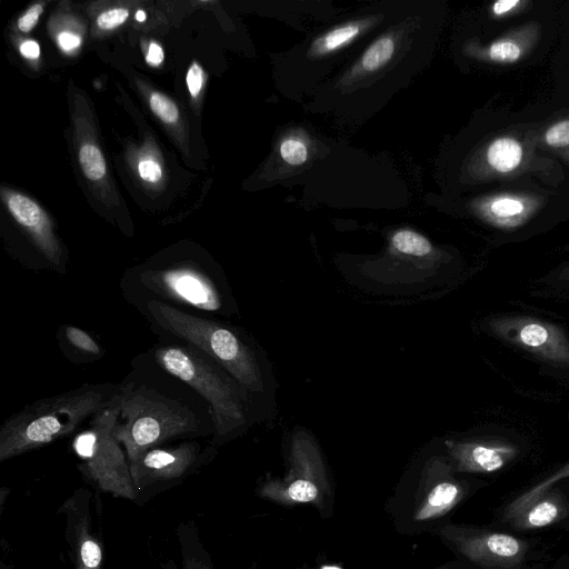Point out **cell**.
<instances>
[{"label":"cell","instance_id":"cell-8","mask_svg":"<svg viewBox=\"0 0 569 569\" xmlns=\"http://www.w3.org/2000/svg\"><path fill=\"white\" fill-rule=\"evenodd\" d=\"M533 127L495 133L473 154L470 171L478 181L512 180L533 174L556 182L555 162L538 154Z\"/></svg>","mask_w":569,"mask_h":569},{"label":"cell","instance_id":"cell-31","mask_svg":"<svg viewBox=\"0 0 569 569\" xmlns=\"http://www.w3.org/2000/svg\"><path fill=\"white\" fill-rule=\"evenodd\" d=\"M42 13V6H32L18 21V28L23 31H30L38 22L40 14Z\"/></svg>","mask_w":569,"mask_h":569},{"label":"cell","instance_id":"cell-4","mask_svg":"<svg viewBox=\"0 0 569 569\" xmlns=\"http://www.w3.org/2000/svg\"><path fill=\"white\" fill-rule=\"evenodd\" d=\"M153 359L167 373L194 389L207 402L213 427V443L237 436L247 422L243 391L218 362L190 343L154 348Z\"/></svg>","mask_w":569,"mask_h":569},{"label":"cell","instance_id":"cell-25","mask_svg":"<svg viewBox=\"0 0 569 569\" xmlns=\"http://www.w3.org/2000/svg\"><path fill=\"white\" fill-rule=\"evenodd\" d=\"M152 111L164 122L174 123L179 118L176 103L166 96L154 92L150 97Z\"/></svg>","mask_w":569,"mask_h":569},{"label":"cell","instance_id":"cell-29","mask_svg":"<svg viewBox=\"0 0 569 569\" xmlns=\"http://www.w3.org/2000/svg\"><path fill=\"white\" fill-rule=\"evenodd\" d=\"M186 81L191 97H197L203 84V71L197 62H193L189 68Z\"/></svg>","mask_w":569,"mask_h":569},{"label":"cell","instance_id":"cell-6","mask_svg":"<svg viewBox=\"0 0 569 569\" xmlns=\"http://www.w3.org/2000/svg\"><path fill=\"white\" fill-rule=\"evenodd\" d=\"M257 496L278 506H312L322 519L333 516L336 493L323 457L303 430L293 432L283 477L269 476L257 486Z\"/></svg>","mask_w":569,"mask_h":569},{"label":"cell","instance_id":"cell-12","mask_svg":"<svg viewBox=\"0 0 569 569\" xmlns=\"http://www.w3.org/2000/svg\"><path fill=\"white\" fill-rule=\"evenodd\" d=\"M490 328L502 340L543 360L569 366V339L556 325L529 317L493 319Z\"/></svg>","mask_w":569,"mask_h":569},{"label":"cell","instance_id":"cell-30","mask_svg":"<svg viewBox=\"0 0 569 569\" xmlns=\"http://www.w3.org/2000/svg\"><path fill=\"white\" fill-rule=\"evenodd\" d=\"M140 177L149 182H157L162 176L160 166L153 160H143L139 163Z\"/></svg>","mask_w":569,"mask_h":569},{"label":"cell","instance_id":"cell-2","mask_svg":"<svg viewBox=\"0 0 569 569\" xmlns=\"http://www.w3.org/2000/svg\"><path fill=\"white\" fill-rule=\"evenodd\" d=\"M117 392L118 386L83 385L26 406L0 429V461L73 433L83 421L110 406Z\"/></svg>","mask_w":569,"mask_h":569},{"label":"cell","instance_id":"cell-34","mask_svg":"<svg viewBox=\"0 0 569 569\" xmlns=\"http://www.w3.org/2000/svg\"><path fill=\"white\" fill-rule=\"evenodd\" d=\"M20 52L28 59H36L40 54V47L36 41L28 40L20 46Z\"/></svg>","mask_w":569,"mask_h":569},{"label":"cell","instance_id":"cell-19","mask_svg":"<svg viewBox=\"0 0 569 569\" xmlns=\"http://www.w3.org/2000/svg\"><path fill=\"white\" fill-rule=\"evenodd\" d=\"M361 30L359 22L348 23L333 29L317 39L311 48V53L319 56L335 51L353 40Z\"/></svg>","mask_w":569,"mask_h":569},{"label":"cell","instance_id":"cell-28","mask_svg":"<svg viewBox=\"0 0 569 569\" xmlns=\"http://www.w3.org/2000/svg\"><path fill=\"white\" fill-rule=\"evenodd\" d=\"M129 16V11L123 8L111 9L102 12L97 18V24L100 29L110 30L123 23Z\"/></svg>","mask_w":569,"mask_h":569},{"label":"cell","instance_id":"cell-26","mask_svg":"<svg viewBox=\"0 0 569 569\" xmlns=\"http://www.w3.org/2000/svg\"><path fill=\"white\" fill-rule=\"evenodd\" d=\"M569 477V463L565 465L553 473H551L549 477L545 478L523 493H521L519 497H517L515 500L516 502L525 501L528 499L533 498L535 496L551 489V487L557 482L565 478Z\"/></svg>","mask_w":569,"mask_h":569},{"label":"cell","instance_id":"cell-7","mask_svg":"<svg viewBox=\"0 0 569 569\" xmlns=\"http://www.w3.org/2000/svg\"><path fill=\"white\" fill-rule=\"evenodd\" d=\"M119 415L116 396L110 406L94 413L89 426L76 435L72 448L80 461L78 468L88 482L103 492L133 501L138 499V491L128 457L113 435Z\"/></svg>","mask_w":569,"mask_h":569},{"label":"cell","instance_id":"cell-15","mask_svg":"<svg viewBox=\"0 0 569 569\" xmlns=\"http://www.w3.org/2000/svg\"><path fill=\"white\" fill-rule=\"evenodd\" d=\"M445 450L458 473H491L518 453L515 446L492 440H446Z\"/></svg>","mask_w":569,"mask_h":569},{"label":"cell","instance_id":"cell-9","mask_svg":"<svg viewBox=\"0 0 569 569\" xmlns=\"http://www.w3.org/2000/svg\"><path fill=\"white\" fill-rule=\"evenodd\" d=\"M457 557L480 569H519L527 541L478 527L448 522L435 533Z\"/></svg>","mask_w":569,"mask_h":569},{"label":"cell","instance_id":"cell-36","mask_svg":"<svg viewBox=\"0 0 569 569\" xmlns=\"http://www.w3.org/2000/svg\"><path fill=\"white\" fill-rule=\"evenodd\" d=\"M298 569H345V568L338 563L329 562L328 560H326V557H325V559L318 560L315 565L305 562Z\"/></svg>","mask_w":569,"mask_h":569},{"label":"cell","instance_id":"cell-17","mask_svg":"<svg viewBox=\"0 0 569 569\" xmlns=\"http://www.w3.org/2000/svg\"><path fill=\"white\" fill-rule=\"evenodd\" d=\"M568 515L566 497L549 489L525 501H511L503 512V520L518 530H531L560 522Z\"/></svg>","mask_w":569,"mask_h":569},{"label":"cell","instance_id":"cell-16","mask_svg":"<svg viewBox=\"0 0 569 569\" xmlns=\"http://www.w3.org/2000/svg\"><path fill=\"white\" fill-rule=\"evenodd\" d=\"M541 26L536 21L520 24L488 43L471 42L467 53L480 61L493 64H515L527 58L537 46Z\"/></svg>","mask_w":569,"mask_h":569},{"label":"cell","instance_id":"cell-27","mask_svg":"<svg viewBox=\"0 0 569 569\" xmlns=\"http://www.w3.org/2000/svg\"><path fill=\"white\" fill-rule=\"evenodd\" d=\"M280 154L287 163L297 166L307 160L308 150L300 140L288 139L281 143Z\"/></svg>","mask_w":569,"mask_h":569},{"label":"cell","instance_id":"cell-23","mask_svg":"<svg viewBox=\"0 0 569 569\" xmlns=\"http://www.w3.org/2000/svg\"><path fill=\"white\" fill-rule=\"evenodd\" d=\"M63 335L67 342L83 355L98 357L102 352L99 343L88 332L78 327H64Z\"/></svg>","mask_w":569,"mask_h":569},{"label":"cell","instance_id":"cell-10","mask_svg":"<svg viewBox=\"0 0 569 569\" xmlns=\"http://www.w3.org/2000/svg\"><path fill=\"white\" fill-rule=\"evenodd\" d=\"M134 281L153 300L190 307L203 312H219L223 308L222 291L204 270L192 266L153 269L134 276Z\"/></svg>","mask_w":569,"mask_h":569},{"label":"cell","instance_id":"cell-24","mask_svg":"<svg viewBox=\"0 0 569 569\" xmlns=\"http://www.w3.org/2000/svg\"><path fill=\"white\" fill-rule=\"evenodd\" d=\"M532 7L530 0H498L489 4L488 13L492 19H510Z\"/></svg>","mask_w":569,"mask_h":569},{"label":"cell","instance_id":"cell-11","mask_svg":"<svg viewBox=\"0 0 569 569\" xmlns=\"http://www.w3.org/2000/svg\"><path fill=\"white\" fill-rule=\"evenodd\" d=\"M216 445L203 447L196 440L160 446L142 453L130 463L138 498L151 489H162L186 480L216 455Z\"/></svg>","mask_w":569,"mask_h":569},{"label":"cell","instance_id":"cell-32","mask_svg":"<svg viewBox=\"0 0 569 569\" xmlns=\"http://www.w3.org/2000/svg\"><path fill=\"white\" fill-rule=\"evenodd\" d=\"M58 41L63 50L70 51L79 47L81 39L76 34L63 32L59 34Z\"/></svg>","mask_w":569,"mask_h":569},{"label":"cell","instance_id":"cell-20","mask_svg":"<svg viewBox=\"0 0 569 569\" xmlns=\"http://www.w3.org/2000/svg\"><path fill=\"white\" fill-rule=\"evenodd\" d=\"M393 248L400 253L415 257H425L431 253L432 246L427 238L411 231L400 230L392 236Z\"/></svg>","mask_w":569,"mask_h":569},{"label":"cell","instance_id":"cell-5","mask_svg":"<svg viewBox=\"0 0 569 569\" xmlns=\"http://www.w3.org/2000/svg\"><path fill=\"white\" fill-rule=\"evenodd\" d=\"M144 309L154 325L204 352L223 367L246 391H262L257 358L230 327L159 300L148 299Z\"/></svg>","mask_w":569,"mask_h":569},{"label":"cell","instance_id":"cell-40","mask_svg":"<svg viewBox=\"0 0 569 569\" xmlns=\"http://www.w3.org/2000/svg\"><path fill=\"white\" fill-rule=\"evenodd\" d=\"M1 569H4L3 567Z\"/></svg>","mask_w":569,"mask_h":569},{"label":"cell","instance_id":"cell-33","mask_svg":"<svg viewBox=\"0 0 569 569\" xmlns=\"http://www.w3.org/2000/svg\"><path fill=\"white\" fill-rule=\"evenodd\" d=\"M147 62L150 66H159L163 60V50L162 48L157 43H151L149 46V50L146 57Z\"/></svg>","mask_w":569,"mask_h":569},{"label":"cell","instance_id":"cell-13","mask_svg":"<svg viewBox=\"0 0 569 569\" xmlns=\"http://www.w3.org/2000/svg\"><path fill=\"white\" fill-rule=\"evenodd\" d=\"M90 492L78 489L59 508L66 517V539L74 569H101L102 546L92 530Z\"/></svg>","mask_w":569,"mask_h":569},{"label":"cell","instance_id":"cell-22","mask_svg":"<svg viewBox=\"0 0 569 569\" xmlns=\"http://www.w3.org/2000/svg\"><path fill=\"white\" fill-rule=\"evenodd\" d=\"M79 160L84 174L90 180H100L106 174L104 158L96 146L83 144L79 152Z\"/></svg>","mask_w":569,"mask_h":569},{"label":"cell","instance_id":"cell-38","mask_svg":"<svg viewBox=\"0 0 569 569\" xmlns=\"http://www.w3.org/2000/svg\"><path fill=\"white\" fill-rule=\"evenodd\" d=\"M559 278L560 280L569 281V264L561 270Z\"/></svg>","mask_w":569,"mask_h":569},{"label":"cell","instance_id":"cell-3","mask_svg":"<svg viewBox=\"0 0 569 569\" xmlns=\"http://www.w3.org/2000/svg\"><path fill=\"white\" fill-rule=\"evenodd\" d=\"M117 401L120 415L113 435L124 448L129 465L152 448L201 433L197 412L156 388L134 382L118 385Z\"/></svg>","mask_w":569,"mask_h":569},{"label":"cell","instance_id":"cell-21","mask_svg":"<svg viewBox=\"0 0 569 569\" xmlns=\"http://www.w3.org/2000/svg\"><path fill=\"white\" fill-rule=\"evenodd\" d=\"M395 42L389 37L376 40L363 53L361 66L367 71H375L385 66L393 56Z\"/></svg>","mask_w":569,"mask_h":569},{"label":"cell","instance_id":"cell-39","mask_svg":"<svg viewBox=\"0 0 569 569\" xmlns=\"http://www.w3.org/2000/svg\"><path fill=\"white\" fill-rule=\"evenodd\" d=\"M136 19H137L138 21H140V22H141V21H144V20H146V13H144L142 10L137 11V13H136Z\"/></svg>","mask_w":569,"mask_h":569},{"label":"cell","instance_id":"cell-1","mask_svg":"<svg viewBox=\"0 0 569 569\" xmlns=\"http://www.w3.org/2000/svg\"><path fill=\"white\" fill-rule=\"evenodd\" d=\"M469 491V483L458 476L447 455H429L403 473L385 510L400 535H435L450 522L449 516Z\"/></svg>","mask_w":569,"mask_h":569},{"label":"cell","instance_id":"cell-18","mask_svg":"<svg viewBox=\"0 0 569 569\" xmlns=\"http://www.w3.org/2000/svg\"><path fill=\"white\" fill-rule=\"evenodd\" d=\"M539 150L550 152L569 164V112L533 128Z\"/></svg>","mask_w":569,"mask_h":569},{"label":"cell","instance_id":"cell-35","mask_svg":"<svg viewBox=\"0 0 569 569\" xmlns=\"http://www.w3.org/2000/svg\"><path fill=\"white\" fill-rule=\"evenodd\" d=\"M183 566L182 569H212L210 566L206 563L203 559H199L194 556H186L183 553ZM251 569H257L256 567H252Z\"/></svg>","mask_w":569,"mask_h":569},{"label":"cell","instance_id":"cell-14","mask_svg":"<svg viewBox=\"0 0 569 569\" xmlns=\"http://www.w3.org/2000/svg\"><path fill=\"white\" fill-rule=\"evenodd\" d=\"M545 206L541 194L528 191H496L475 198L470 208L493 228L515 230L531 220Z\"/></svg>","mask_w":569,"mask_h":569},{"label":"cell","instance_id":"cell-37","mask_svg":"<svg viewBox=\"0 0 569 569\" xmlns=\"http://www.w3.org/2000/svg\"><path fill=\"white\" fill-rule=\"evenodd\" d=\"M432 569H461V567L459 566L458 562L452 561V562H446V563L438 566L436 568H432Z\"/></svg>","mask_w":569,"mask_h":569}]
</instances>
